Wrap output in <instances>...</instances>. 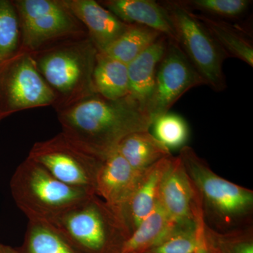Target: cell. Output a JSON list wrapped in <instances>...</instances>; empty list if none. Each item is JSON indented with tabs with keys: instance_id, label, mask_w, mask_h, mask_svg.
I'll return each instance as SVG.
<instances>
[{
	"instance_id": "cell-1",
	"label": "cell",
	"mask_w": 253,
	"mask_h": 253,
	"mask_svg": "<svg viewBox=\"0 0 253 253\" xmlns=\"http://www.w3.org/2000/svg\"><path fill=\"white\" fill-rule=\"evenodd\" d=\"M57 112L63 134L103 158L126 136L153 126L149 115L129 96L109 100L96 94Z\"/></svg>"
},
{
	"instance_id": "cell-2",
	"label": "cell",
	"mask_w": 253,
	"mask_h": 253,
	"mask_svg": "<svg viewBox=\"0 0 253 253\" xmlns=\"http://www.w3.org/2000/svg\"><path fill=\"white\" fill-rule=\"evenodd\" d=\"M31 53L56 97V111L96 94L92 75L98 51L88 36L58 42Z\"/></svg>"
},
{
	"instance_id": "cell-3",
	"label": "cell",
	"mask_w": 253,
	"mask_h": 253,
	"mask_svg": "<svg viewBox=\"0 0 253 253\" xmlns=\"http://www.w3.org/2000/svg\"><path fill=\"white\" fill-rule=\"evenodd\" d=\"M179 156L199 194L208 227L228 232L249 226L253 191L217 175L190 146L181 148Z\"/></svg>"
},
{
	"instance_id": "cell-4",
	"label": "cell",
	"mask_w": 253,
	"mask_h": 253,
	"mask_svg": "<svg viewBox=\"0 0 253 253\" xmlns=\"http://www.w3.org/2000/svg\"><path fill=\"white\" fill-rule=\"evenodd\" d=\"M47 223L76 253H121L131 235L122 215L96 195Z\"/></svg>"
},
{
	"instance_id": "cell-5",
	"label": "cell",
	"mask_w": 253,
	"mask_h": 253,
	"mask_svg": "<svg viewBox=\"0 0 253 253\" xmlns=\"http://www.w3.org/2000/svg\"><path fill=\"white\" fill-rule=\"evenodd\" d=\"M10 188L16 206L28 220L46 223L96 195L61 182L28 158L15 171Z\"/></svg>"
},
{
	"instance_id": "cell-6",
	"label": "cell",
	"mask_w": 253,
	"mask_h": 253,
	"mask_svg": "<svg viewBox=\"0 0 253 253\" xmlns=\"http://www.w3.org/2000/svg\"><path fill=\"white\" fill-rule=\"evenodd\" d=\"M175 32L176 43L200 76L213 90L227 86L223 62L226 59L219 46L194 11L180 0L161 1Z\"/></svg>"
},
{
	"instance_id": "cell-7",
	"label": "cell",
	"mask_w": 253,
	"mask_h": 253,
	"mask_svg": "<svg viewBox=\"0 0 253 253\" xmlns=\"http://www.w3.org/2000/svg\"><path fill=\"white\" fill-rule=\"evenodd\" d=\"M13 3L21 27L20 49L34 52L58 42L87 36L62 0H16Z\"/></svg>"
},
{
	"instance_id": "cell-8",
	"label": "cell",
	"mask_w": 253,
	"mask_h": 253,
	"mask_svg": "<svg viewBox=\"0 0 253 253\" xmlns=\"http://www.w3.org/2000/svg\"><path fill=\"white\" fill-rule=\"evenodd\" d=\"M28 158L61 182L96 194V176L104 158L84 149L62 131L48 140L36 143Z\"/></svg>"
},
{
	"instance_id": "cell-9",
	"label": "cell",
	"mask_w": 253,
	"mask_h": 253,
	"mask_svg": "<svg viewBox=\"0 0 253 253\" xmlns=\"http://www.w3.org/2000/svg\"><path fill=\"white\" fill-rule=\"evenodd\" d=\"M55 101L31 52L20 49L0 63V121L23 110L54 105Z\"/></svg>"
},
{
	"instance_id": "cell-10",
	"label": "cell",
	"mask_w": 253,
	"mask_h": 253,
	"mask_svg": "<svg viewBox=\"0 0 253 253\" xmlns=\"http://www.w3.org/2000/svg\"><path fill=\"white\" fill-rule=\"evenodd\" d=\"M206 85L175 42L168 40L167 49L158 65L152 96L146 112L152 120L169 112L186 91L198 86Z\"/></svg>"
},
{
	"instance_id": "cell-11",
	"label": "cell",
	"mask_w": 253,
	"mask_h": 253,
	"mask_svg": "<svg viewBox=\"0 0 253 253\" xmlns=\"http://www.w3.org/2000/svg\"><path fill=\"white\" fill-rule=\"evenodd\" d=\"M158 201L175 226L196 222L202 210L199 194L179 156H173L163 175Z\"/></svg>"
},
{
	"instance_id": "cell-12",
	"label": "cell",
	"mask_w": 253,
	"mask_h": 253,
	"mask_svg": "<svg viewBox=\"0 0 253 253\" xmlns=\"http://www.w3.org/2000/svg\"><path fill=\"white\" fill-rule=\"evenodd\" d=\"M143 174L133 169L117 149L115 150L101 163L96 176L95 194L121 214Z\"/></svg>"
},
{
	"instance_id": "cell-13",
	"label": "cell",
	"mask_w": 253,
	"mask_h": 253,
	"mask_svg": "<svg viewBox=\"0 0 253 253\" xmlns=\"http://www.w3.org/2000/svg\"><path fill=\"white\" fill-rule=\"evenodd\" d=\"M66 8L87 30V36L99 52H103L129 28L94 0H62Z\"/></svg>"
},
{
	"instance_id": "cell-14",
	"label": "cell",
	"mask_w": 253,
	"mask_h": 253,
	"mask_svg": "<svg viewBox=\"0 0 253 253\" xmlns=\"http://www.w3.org/2000/svg\"><path fill=\"white\" fill-rule=\"evenodd\" d=\"M99 2L123 22L151 28L176 42L172 23L160 2L152 0H106Z\"/></svg>"
},
{
	"instance_id": "cell-15",
	"label": "cell",
	"mask_w": 253,
	"mask_h": 253,
	"mask_svg": "<svg viewBox=\"0 0 253 253\" xmlns=\"http://www.w3.org/2000/svg\"><path fill=\"white\" fill-rule=\"evenodd\" d=\"M172 158L171 155L163 158L145 171L132 196L123 208L121 215L131 234L156 207L163 175Z\"/></svg>"
},
{
	"instance_id": "cell-16",
	"label": "cell",
	"mask_w": 253,
	"mask_h": 253,
	"mask_svg": "<svg viewBox=\"0 0 253 253\" xmlns=\"http://www.w3.org/2000/svg\"><path fill=\"white\" fill-rule=\"evenodd\" d=\"M168 43V38L161 36L127 65L128 96L134 100L146 113V108L154 89L158 65L164 56Z\"/></svg>"
},
{
	"instance_id": "cell-17",
	"label": "cell",
	"mask_w": 253,
	"mask_h": 253,
	"mask_svg": "<svg viewBox=\"0 0 253 253\" xmlns=\"http://www.w3.org/2000/svg\"><path fill=\"white\" fill-rule=\"evenodd\" d=\"M116 149L133 169L140 173L172 155L149 131H137L126 136Z\"/></svg>"
},
{
	"instance_id": "cell-18",
	"label": "cell",
	"mask_w": 253,
	"mask_h": 253,
	"mask_svg": "<svg viewBox=\"0 0 253 253\" xmlns=\"http://www.w3.org/2000/svg\"><path fill=\"white\" fill-rule=\"evenodd\" d=\"M196 14L204 24L226 59L234 58L253 66L252 42L239 30L225 20L211 17L206 15Z\"/></svg>"
},
{
	"instance_id": "cell-19",
	"label": "cell",
	"mask_w": 253,
	"mask_h": 253,
	"mask_svg": "<svg viewBox=\"0 0 253 253\" xmlns=\"http://www.w3.org/2000/svg\"><path fill=\"white\" fill-rule=\"evenodd\" d=\"M95 93L118 100L129 95L127 65L98 51L92 75Z\"/></svg>"
},
{
	"instance_id": "cell-20",
	"label": "cell",
	"mask_w": 253,
	"mask_h": 253,
	"mask_svg": "<svg viewBox=\"0 0 253 253\" xmlns=\"http://www.w3.org/2000/svg\"><path fill=\"white\" fill-rule=\"evenodd\" d=\"M174 226L158 201L154 211L131 233L121 253L146 252L163 241Z\"/></svg>"
},
{
	"instance_id": "cell-21",
	"label": "cell",
	"mask_w": 253,
	"mask_h": 253,
	"mask_svg": "<svg viewBox=\"0 0 253 253\" xmlns=\"http://www.w3.org/2000/svg\"><path fill=\"white\" fill-rule=\"evenodd\" d=\"M161 36V33L151 28L130 25L101 53L128 65Z\"/></svg>"
},
{
	"instance_id": "cell-22",
	"label": "cell",
	"mask_w": 253,
	"mask_h": 253,
	"mask_svg": "<svg viewBox=\"0 0 253 253\" xmlns=\"http://www.w3.org/2000/svg\"><path fill=\"white\" fill-rule=\"evenodd\" d=\"M22 253H76L49 224L29 221Z\"/></svg>"
},
{
	"instance_id": "cell-23",
	"label": "cell",
	"mask_w": 253,
	"mask_h": 253,
	"mask_svg": "<svg viewBox=\"0 0 253 253\" xmlns=\"http://www.w3.org/2000/svg\"><path fill=\"white\" fill-rule=\"evenodd\" d=\"M21 48V27L13 1L0 0V63Z\"/></svg>"
},
{
	"instance_id": "cell-24",
	"label": "cell",
	"mask_w": 253,
	"mask_h": 253,
	"mask_svg": "<svg viewBox=\"0 0 253 253\" xmlns=\"http://www.w3.org/2000/svg\"><path fill=\"white\" fill-rule=\"evenodd\" d=\"M199 245V231L196 221L191 224L174 226L163 241L146 253H195Z\"/></svg>"
},
{
	"instance_id": "cell-25",
	"label": "cell",
	"mask_w": 253,
	"mask_h": 253,
	"mask_svg": "<svg viewBox=\"0 0 253 253\" xmlns=\"http://www.w3.org/2000/svg\"><path fill=\"white\" fill-rule=\"evenodd\" d=\"M154 136L168 149L184 147L189 139V126L181 116L169 112L155 120Z\"/></svg>"
},
{
	"instance_id": "cell-26",
	"label": "cell",
	"mask_w": 253,
	"mask_h": 253,
	"mask_svg": "<svg viewBox=\"0 0 253 253\" xmlns=\"http://www.w3.org/2000/svg\"><path fill=\"white\" fill-rule=\"evenodd\" d=\"M191 11L219 19L239 18L249 9L250 0H180Z\"/></svg>"
},
{
	"instance_id": "cell-27",
	"label": "cell",
	"mask_w": 253,
	"mask_h": 253,
	"mask_svg": "<svg viewBox=\"0 0 253 253\" xmlns=\"http://www.w3.org/2000/svg\"><path fill=\"white\" fill-rule=\"evenodd\" d=\"M198 231L199 235V245L195 253H211L209 246L206 235V221L203 213L200 214L196 218Z\"/></svg>"
},
{
	"instance_id": "cell-28",
	"label": "cell",
	"mask_w": 253,
	"mask_h": 253,
	"mask_svg": "<svg viewBox=\"0 0 253 253\" xmlns=\"http://www.w3.org/2000/svg\"><path fill=\"white\" fill-rule=\"evenodd\" d=\"M0 253H22L19 248H14L12 246L0 244Z\"/></svg>"
},
{
	"instance_id": "cell-29",
	"label": "cell",
	"mask_w": 253,
	"mask_h": 253,
	"mask_svg": "<svg viewBox=\"0 0 253 253\" xmlns=\"http://www.w3.org/2000/svg\"></svg>"
}]
</instances>
